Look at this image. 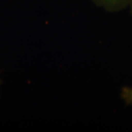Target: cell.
Instances as JSON below:
<instances>
[{"mask_svg":"<svg viewBox=\"0 0 132 132\" xmlns=\"http://www.w3.org/2000/svg\"><path fill=\"white\" fill-rule=\"evenodd\" d=\"M100 4L106 6H112L116 9L119 10L126 6L132 0H95Z\"/></svg>","mask_w":132,"mask_h":132,"instance_id":"obj_1","label":"cell"},{"mask_svg":"<svg viewBox=\"0 0 132 132\" xmlns=\"http://www.w3.org/2000/svg\"><path fill=\"white\" fill-rule=\"evenodd\" d=\"M131 13H132V9Z\"/></svg>","mask_w":132,"mask_h":132,"instance_id":"obj_2","label":"cell"},{"mask_svg":"<svg viewBox=\"0 0 132 132\" xmlns=\"http://www.w3.org/2000/svg\"><path fill=\"white\" fill-rule=\"evenodd\" d=\"M0 82H1V81H0Z\"/></svg>","mask_w":132,"mask_h":132,"instance_id":"obj_3","label":"cell"}]
</instances>
